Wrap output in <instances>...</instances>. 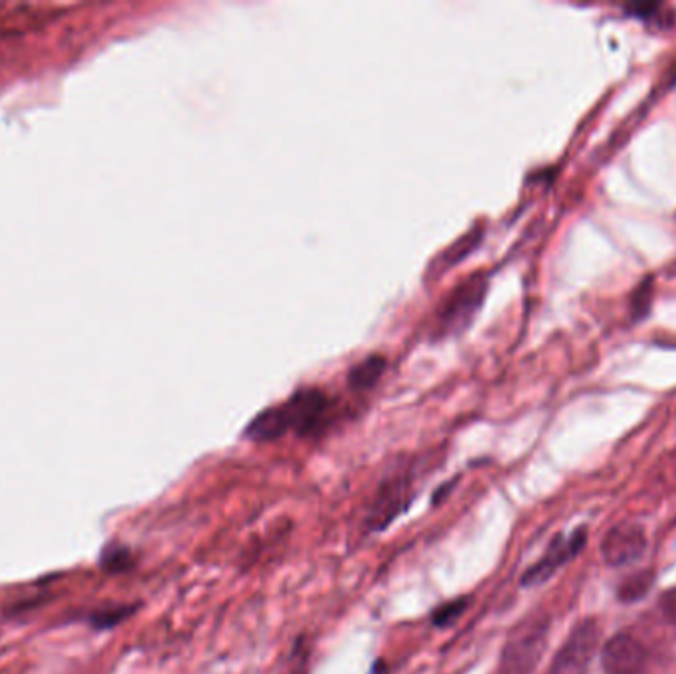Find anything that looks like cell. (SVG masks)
I'll list each match as a JSON object with an SVG mask.
<instances>
[{
	"mask_svg": "<svg viewBox=\"0 0 676 674\" xmlns=\"http://www.w3.org/2000/svg\"><path fill=\"white\" fill-rule=\"evenodd\" d=\"M550 617L546 613H536L524 619L508 635L499 674H534L548 641Z\"/></svg>",
	"mask_w": 676,
	"mask_h": 674,
	"instance_id": "6da1fadb",
	"label": "cell"
},
{
	"mask_svg": "<svg viewBox=\"0 0 676 674\" xmlns=\"http://www.w3.org/2000/svg\"><path fill=\"white\" fill-rule=\"evenodd\" d=\"M281 410L291 431L299 437H317L333 422L335 404L323 390L305 388L281 404Z\"/></svg>",
	"mask_w": 676,
	"mask_h": 674,
	"instance_id": "7a4b0ae2",
	"label": "cell"
},
{
	"mask_svg": "<svg viewBox=\"0 0 676 674\" xmlns=\"http://www.w3.org/2000/svg\"><path fill=\"white\" fill-rule=\"evenodd\" d=\"M599 635L601 629L595 619L580 621L556 653L548 674H588L599 647Z\"/></svg>",
	"mask_w": 676,
	"mask_h": 674,
	"instance_id": "3957f363",
	"label": "cell"
},
{
	"mask_svg": "<svg viewBox=\"0 0 676 674\" xmlns=\"http://www.w3.org/2000/svg\"><path fill=\"white\" fill-rule=\"evenodd\" d=\"M412 477L398 473L388 477L376 491L374 501L366 516V528L370 532L386 530L412 503Z\"/></svg>",
	"mask_w": 676,
	"mask_h": 674,
	"instance_id": "277c9868",
	"label": "cell"
},
{
	"mask_svg": "<svg viewBox=\"0 0 676 674\" xmlns=\"http://www.w3.org/2000/svg\"><path fill=\"white\" fill-rule=\"evenodd\" d=\"M487 291V283L481 277L469 279L467 283H461L443 303L437 315V333L449 335L455 331H461L467 327V323L473 319L477 309L483 303Z\"/></svg>",
	"mask_w": 676,
	"mask_h": 674,
	"instance_id": "5b68a950",
	"label": "cell"
},
{
	"mask_svg": "<svg viewBox=\"0 0 676 674\" xmlns=\"http://www.w3.org/2000/svg\"><path fill=\"white\" fill-rule=\"evenodd\" d=\"M588 542V530L586 528H578L570 538L558 536L546 550V554L524 572L522 576V586L524 588H534V586H542L544 582H548L566 562H570L572 558H576Z\"/></svg>",
	"mask_w": 676,
	"mask_h": 674,
	"instance_id": "8992f818",
	"label": "cell"
},
{
	"mask_svg": "<svg viewBox=\"0 0 676 674\" xmlns=\"http://www.w3.org/2000/svg\"><path fill=\"white\" fill-rule=\"evenodd\" d=\"M647 552V538L639 524L623 522L613 526L601 544V556L609 566H627Z\"/></svg>",
	"mask_w": 676,
	"mask_h": 674,
	"instance_id": "52a82bcc",
	"label": "cell"
},
{
	"mask_svg": "<svg viewBox=\"0 0 676 674\" xmlns=\"http://www.w3.org/2000/svg\"><path fill=\"white\" fill-rule=\"evenodd\" d=\"M645 663L647 653L643 645L627 633L611 637L601 651V665L605 674H639Z\"/></svg>",
	"mask_w": 676,
	"mask_h": 674,
	"instance_id": "ba28073f",
	"label": "cell"
},
{
	"mask_svg": "<svg viewBox=\"0 0 676 674\" xmlns=\"http://www.w3.org/2000/svg\"><path fill=\"white\" fill-rule=\"evenodd\" d=\"M60 10L40 4H4L0 6V38L26 34L54 20Z\"/></svg>",
	"mask_w": 676,
	"mask_h": 674,
	"instance_id": "9c48e42d",
	"label": "cell"
},
{
	"mask_svg": "<svg viewBox=\"0 0 676 674\" xmlns=\"http://www.w3.org/2000/svg\"><path fill=\"white\" fill-rule=\"evenodd\" d=\"M287 431H289V425H287L281 406H273V408H265L263 412H259L254 420L248 423L244 435L255 443H269V441L281 439Z\"/></svg>",
	"mask_w": 676,
	"mask_h": 674,
	"instance_id": "30bf717a",
	"label": "cell"
},
{
	"mask_svg": "<svg viewBox=\"0 0 676 674\" xmlns=\"http://www.w3.org/2000/svg\"><path fill=\"white\" fill-rule=\"evenodd\" d=\"M386 370V358L380 356V354H372V356H366L364 360H360L358 364H354L350 370H348V386L350 390L354 392H366L370 388L376 386V382L382 378Z\"/></svg>",
	"mask_w": 676,
	"mask_h": 674,
	"instance_id": "8fae6325",
	"label": "cell"
},
{
	"mask_svg": "<svg viewBox=\"0 0 676 674\" xmlns=\"http://www.w3.org/2000/svg\"><path fill=\"white\" fill-rule=\"evenodd\" d=\"M99 566L107 574H125L129 570H133L135 556L127 546H123L119 542H109V544L103 546V550L99 554Z\"/></svg>",
	"mask_w": 676,
	"mask_h": 674,
	"instance_id": "7c38bea8",
	"label": "cell"
},
{
	"mask_svg": "<svg viewBox=\"0 0 676 674\" xmlns=\"http://www.w3.org/2000/svg\"><path fill=\"white\" fill-rule=\"evenodd\" d=\"M135 611H137V605H109V607L91 611L89 617H87V623L93 629L105 631V629L117 627L121 621L129 619Z\"/></svg>",
	"mask_w": 676,
	"mask_h": 674,
	"instance_id": "4fadbf2b",
	"label": "cell"
},
{
	"mask_svg": "<svg viewBox=\"0 0 676 674\" xmlns=\"http://www.w3.org/2000/svg\"><path fill=\"white\" fill-rule=\"evenodd\" d=\"M653 584H655V574L651 570H641L621 582L617 595L621 601L633 603V601H639L647 591L651 590Z\"/></svg>",
	"mask_w": 676,
	"mask_h": 674,
	"instance_id": "5bb4252c",
	"label": "cell"
},
{
	"mask_svg": "<svg viewBox=\"0 0 676 674\" xmlns=\"http://www.w3.org/2000/svg\"><path fill=\"white\" fill-rule=\"evenodd\" d=\"M469 597H455L451 601H445L443 605L435 607L431 613V625L437 629L451 627L469 607Z\"/></svg>",
	"mask_w": 676,
	"mask_h": 674,
	"instance_id": "9a60e30c",
	"label": "cell"
},
{
	"mask_svg": "<svg viewBox=\"0 0 676 674\" xmlns=\"http://www.w3.org/2000/svg\"><path fill=\"white\" fill-rule=\"evenodd\" d=\"M661 611L673 625H676V590H669L661 597Z\"/></svg>",
	"mask_w": 676,
	"mask_h": 674,
	"instance_id": "2e32d148",
	"label": "cell"
},
{
	"mask_svg": "<svg viewBox=\"0 0 676 674\" xmlns=\"http://www.w3.org/2000/svg\"><path fill=\"white\" fill-rule=\"evenodd\" d=\"M453 487H455V481H453L451 485H443L441 489H437V491H435V495H433V505H439V503H441V501L447 497V493H451V489H453Z\"/></svg>",
	"mask_w": 676,
	"mask_h": 674,
	"instance_id": "e0dca14e",
	"label": "cell"
}]
</instances>
